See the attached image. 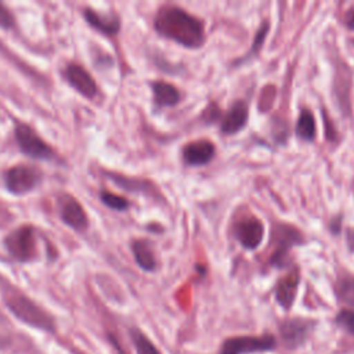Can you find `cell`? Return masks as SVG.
Listing matches in <instances>:
<instances>
[{
	"label": "cell",
	"instance_id": "cell-1",
	"mask_svg": "<svg viewBox=\"0 0 354 354\" xmlns=\"http://www.w3.org/2000/svg\"><path fill=\"white\" fill-rule=\"evenodd\" d=\"M153 29L159 36L185 48H199L206 40L203 22L187 10L173 4L158 10L153 18Z\"/></svg>",
	"mask_w": 354,
	"mask_h": 354
},
{
	"label": "cell",
	"instance_id": "cell-2",
	"mask_svg": "<svg viewBox=\"0 0 354 354\" xmlns=\"http://www.w3.org/2000/svg\"><path fill=\"white\" fill-rule=\"evenodd\" d=\"M3 300L6 307L21 322L29 325L30 328L46 330L50 333L55 330V321L51 314L40 307L30 297H28L25 293H21L14 288H8L3 295Z\"/></svg>",
	"mask_w": 354,
	"mask_h": 354
},
{
	"label": "cell",
	"instance_id": "cell-3",
	"mask_svg": "<svg viewBox=\"0 0 354 354\" xmlns=\"http://www.w3.org/2000/svg\"><path fill=\"white\" fill-rule=\"evenodd\" d=\"M3 246L8 256L18 263H32L39 259L36 228L30 224H22L11 230L4 236Z\"/></svg>",
	"mask_w": 354,
	"mask_h": 354
},
{
	"label": "cell",
	"instance_id": "cell-4",
	"mask_svg": "<svg viewBox=\"0 0 354 354\" xmlns=\"http://www.w3.org/2000/svg\"><path fill=\"white\" fill-rule=\"evenodd\" d=\"M14 138L19 151L32 159L54 160L57 158L55 149L30 124L22 120L14 122Z\"/></svg>",
	"mask_w": 354,
	"mask_h": 354
},
{
	"label": "cell",
	"instance_id": "cell-5",
	"mask_svg": "<svg viewBox=\"0 0 354 354\" xmlns=\"http://www.w3.org/2000/svg\"><path fill=\"white\" fill-rule=\"evenodd\" d=\"M43 181V171L28 163H19L8 167L3 173V183L6 189L15 195L22 196L35 191Z\"/></svg>",
	"mask_w": 354,
	"mask_h": 354
},
{
	"label": "cell",
	"instance_id": "cell-6",
	"mask_svg": "<svg viewBox=\"0 0 354 354\" xmlns=\"http://www.w3.org/2000/svg\"><path fill=\"white\" fill-rule=\"evenodd\" d=\"M303 241L304 238L301 232L295 225H290L286 223L275 224L270 238V243H272V248H274L270 257V264L278 268L285 267L289 250L293 246L301 245Z\"/></svg>",
	"mask_w": 354,
	"mask_h": 354
},
{
	"label": "cell",
	"instance_id": "cell-7",
	"mask_svg": "<svg viewBox=\"0 0 354 354\" xmlns=\"http://www.w3.org/2000/svg\"><path fill=\"white\" fill-rule=\"evenodd\" d=\"M278 346L277 339L272 335H245L232 336L225 339L218 354H256L268 353Z\"/></svg>",
	"mask_w": 354,
	"mask_h": 354
},
{
	"label": "cell",
	"instance_id": "cell-8",
	"mask_svg": "<svg viewBox=\"0 0 354 354\" xmlns=\"http://www.w3.org/2000/svg\"><path fill=\"white\" fill-rule=\"evenodd\" d=\"M314 321L301 317L283 319L279 324V336L286 348L295 350L303 346L314 329Z\"/></svg>",
	"mask_w": 354,
	"mask_h": 354
},
{
	"label": "cell",
	"instance_id": "cell-9",
	"mask_svg": "<svg viewBox=\"0 0 354 354\" xmlns=\"http://www.w3.org/2000/svg\"><path fill=\"white\" fill-rule=\"evenodd\" d=\"M58 213L65 225L76 232H84L88 228V216L83 205L71 194L58 196Z\"/></svg>",
	"mask_w": 354,
	"mask_h": 354
},
{
	"label": "cell",
	"instance_id": "cell-10",
	"mask_svg": "<svg viewBox=\"0 0 354 354\" xmlns=\"http://www.w3.org/2000/svg\"><path fill=\"white\" fill-rule=\"evenodd\" d=\"M232 232L243 249L254 250L261 245L266 235V228L261 220L256 218L254 216H246L235 221Z\"/></svg>",
	"mask_w": 354,
	"mask_h": 354
},
{
	"label": "cell",
	"instance_id": "cell-11",
	"mask_svg": "<svg viewBox=\"0 0 354 354\" xmlns=\"http://www.w3.org/2000/svg\"><path fill=\"white\" fill-rule=\"evenodd\" d=\"M64 79L82 97L93 100L98 94V86L93 75L79 62H68L64 68Z\"/></svg>",
	"mask_w": 354,
	"mask_h": 354
},
{
	"label": "cell",
	"instance_id": "cell-12",
	"mask_svg": "<svg viewBox=\"0 0 354 354\" xmlns=\"http://www.w3.org/2000/svg\"><path fill=\"white\" fill-rule=\"evenodd\" d=\"M83 17L90 28L109 37L116 36L122 26L120 18L115 12H101L93 7H86L83 10Z\"/></svg>",
	"mask_w": 354,
	"mask_h": 354
},
{
	"label": "cell",
	"instance_id": "cell-13",
	"mask_svg": "<svg viewBox=\"0 0 354 354\" xmlns=\"http://www.w3.org/2000/svg\"><path fill=\"white\" fill-rule=\"evenodd\" d=\"M249 120V106L246 101H235L221 116L220 130L223 134L234 136L239 133Z\"/></svg>",
	"mask_w": 354,
	"mask_h": 354
},
{
	"label": "cell",
	"instance_id": "cell-14",
	"mask_svg": "<svg viewBox=\"0 0 354 354\" xmlns=\"http://www.w3.org/2000/svg\"><path fill=\"white\" fill-rule=\"evenodd\" d=\"M214 155L216 147L209 140L191 141L181 151L183 160L188 166H205L213 160Z\"/></svg>",
	"mask_w": 354,
	"mask_h": 354
},
{
	"label": "cell",
	"instance_id": "cell-15",
	"mask_svg": "<svg viewBox=\"0 0 354 354\" xmlns=\"http://www.w3.org/2000/svg\"><path fill=\"white\" fill-rule=\"evenodd\" d=\"M299 283H300V274L296 268L277 282L274 295L278 304L283 310H290V307L293 306L297 290H299Z\"/></svg>",
	"mask_w": 354,
	"mask_h": 354
},
{
	"label": "cell",
	"instance_id": "cell-16",
	"mask_svg": "<svg viewBox=\"0 0 354 354\" xmlns=\"http://www.w3.org/2000/svg\"><path fill=\"white\" fill-rule=\"evenodd\" d=\"M131 253L134 257V261L137 263V266L147 272H152L156 270L158 267V260L153 252V246L152 242L144 238L140 239H134L131 242Z\"/></svg>",
	"mask_w": 354,
	"mask_h": 354
},
{
	"label": "cell",
	"instance_id": "cell-17",
	"mask_svg": "<svg viewBox=\"0 0 354 354\" xmlns=\"http://www.w3.org/2000/svg\"><path fill=\"white\" fill-rule=\"evenodd\" d=\"M151 90H152L153 104L156 108L174 106L181 101V93L171 83L156 80L151 83Z\"/></svg>",
	"mask_w": 354,
	"mask_h": 354
},
{
	"label": "cell",
	"instance_id": "cell-18",
	"mask_svg": "<svg viewBox=\"0 0 354 354\" xmlns=\"http://www.w3.org/2000/svg\"><path fill=\"white\" fill-rule=\"evenodd\" d=\"M295 133L303 141H308V142L314 141V138L317 136V126H315V119H314V115L311 113V111L301 109L299 119L296 122Z\"/></svg>",
	"mask_w": 354,
	"mask_h": 354
},
{
	"label": "cell",
	"instance_id": "cell-19",
	"mask_svg": "<svg viewBox=\"0 0 354 354\" xmlns=\"http://www.w3.org/2000/svg\"><path fill=\"white\" fill-rule=\"evenodd\" d=\"M336 297L343 304L354 307V275L346 274L337 278L336 281Z\"/></svg>",
	"mask_w": 354,
	"mask_h": 354
},
{
	"label": "cell",
	"instance_id": "cell-20",
	"mask_svg": "<svg viewBox=\"0 0 354 354\" xmlns=\"http://www.w3.org/2000/svg\"><path fill=\"white\" fill-rule=\"evenodd\" d=\"M130 336L137 354H162L158 347L140 329H130Z\"/></svg>",
	"mask_w": 354,
	"mask_h": 354
},
{
	"label": "cell",
	"instance_id": "cell-21",
	"mask_svg": "<svg viewBox=\"0 0 354 354\" xmlns=\"http://www.w3.org/2000/svg\"><path fill=\"white\" fill-rule=\"evenodd\" d=\"M109 180H112L116 185H119L127 191L145 192L149 189V183H147L144 180H136V178H129V177L116 176V174H109Z\"/></svg>",
	"mask_w": 354,
	"mask_h": 354
},
{
	"label": "cell",
	"instance_id": "cell-22",
	"mask_svg": "<svg viewBox=\"0 0 354 354\" xmlns=\"http://www.w3.org/2000/svg\"><path fill=\"white\" fill-rule=\"evenodd\" d=\"M100 201L108 209H112V210H116V212H124L130 207V202L124 196H120V195H118L115 192H111V191H101L100 192Z\"/></svg>",
	"mask_w": 354,
	"mask_h": 354
},
{
	"label": "cell",
	"instance_id": "cell-23",
	"mask_svg": "<svg viewBox=\"0 0 354 354\" xmlns=\"http://www.w3.org/2000/svg\"><path fill=\"white\" fill-rule=\"evenodd\" d=\"M268 29H270V24L266 21V22L259 28V30L256 32V36H254V40H253V44H252L249 53H248L242 59L236 61V64L245 62L248 58H250L253 54H256V53H259V51L261 50L263 43H264V39H266V36H267V33H268Z\"/></svg>",
	"mask_w": 354,
	"mask_h": 354
},
{
	"label": "cell",
	"instance_id": "cell-24",
	"mask_svg": "<svg viewBox=\"0 0 354 354\" xmlns=\"http://www.w3.org/2000/svg\"><path fill=\"white\" fill-rule=\"evenodd\" d=\"M335 322L350 335H354V310L353 308L340 310L335 317Z\"/></svg>",
	"mask_w": 354,
	"mask_h": 354
},
{
	"label": "cell",
	"instance_id": "cell-25",
	"mask_svg": "<svg viewBox=\"0 0 354 354\" xmlns=\"http://www.w3.org/2000/svg\"><path fill=\"white\" fill-rule=\"evenodd\" d=\"M15 26V17L10 8L0 1V28L10 30Z\"/></svg>",
	"mask_w": 354,
	"mask_h": 354
},
{
	"label": "cell",
	"instance_id": "cell-26",
	"mask_svg": "<svg viewBox=\"0 0 354 354\" xmlns=\"http://www.w3.org/2000/svg\"><path fill=\"white\" fill-rule=\"evenodd\" d=\"M328 227H329V230H330V232H332L333 235L339 234V232H340V230H342V216H336V217H333V218L329 221Z\"/></svg>",
	"mask_w": 354,
	"mask_h": 354
},
{
	"label": "cell",
	"instance_id": "cell-27",
	"mask_svg": "<svg viewBox=\"0 0 354 354\" xmlns=\"http://www.w3.org/2000/svg\"><path fill=\"white\" fill-rule=\"evenodd\" d=\"M344 25H346L350 30H354V8H353V7L346 11V15H344Z\"/></svg>",
	"mask_w": 354,
	"mask_h": 354
},
{
	"label": "cell",
	"instance_id": "cell-28",
	"mask_svg": "<svg viewBox=\"0 0 354 354\" xmlns=\"http://www.w3.org/2000/svg\"><path fill=\"white\" fill-rule=\"evenodd\" d=\"M347 246L351 252H354V228L347 230Z\"/></svg>",
	"mask_w": 354,
	"mask_h": 354
}]
</instances>
